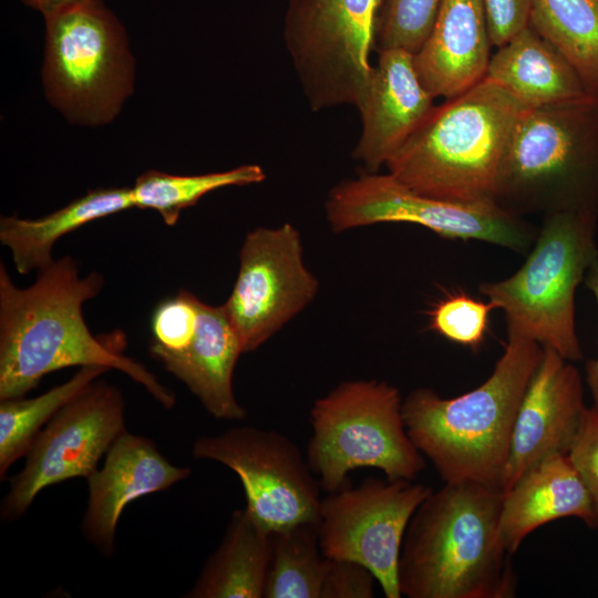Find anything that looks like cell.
<instances>
[{
  "label": "cell",
  "instance_id": "6da1fadb",
  "mask_svg": "<svg viewBox=\"0 0 598 598\" xmlns=\"http://www.w3.org/2000/svg\"><path fill=\"white\" fill-rule=\"evenodd\" d=\"M103 285L97 271L81 277L71 256L38 270L27 288L17 287L0 265V401L24 396L54 371L102 365L128 375L164 408L174 406L175 394L124 355L123 332L93 336L89 330L82 307Z\"/></svg>",
  "mask_w": 598,
  "mask_h": 598
},
{
  "label": "cell",
  "instance_id": "e0dca14e",
  "mask_svg": "<svg viewBox=\"0 0 598 598\" xmlns=\"http://www.w3.org/2000/svg\"><path fill=\"white\" fill-rule=\"evenodd\" d=\"M173 465L150 439L125 431L106 453L102 470L89 481V502L82 520L86 539L110 556L123 509L133 501L162 492L190 475Z\"/></svg>",
  "mask_w": 598,
  "mask_h": 598
},
{
  "label": "cell",
  "instance_id": "7a4b0ae2",
  "mask_svg": "<svg viewBox=\"0 0 598 598\" xmlns=\"http://www.w3.org/2000/svg\"><path fill=\"white\" fill-rule=\"evenodd\" d=\"M503 492L447 482L419 505L406 528L399 586L409 598H508L516 577L499 534Z\"/></svg>",
  "mask_w": 598,
  "mask_h": 598
},
{
  "label": "cell",
  "instance_id": "83f0119b",
  "mask_svg": "<svg viewBox=\"0 0 598 598\" xmlns=\"http://www.w3.org/2000/svg\"><path fill=\"white\" fill-rule=\"evenodd\" d=\"M442 0H384L379 16L378 50L401 49L415 54L426 41Z\"/></svg>",
  "mask_w": 598,
  "mask_h": 598
},
{
  "label": "cell",
  "instance_id": "e575fe53",
  "mask_svg": "<svg viewBox=\"0 0 598 598\" xmlns=\"http://www.w3.org/2000/svg\"><path fill=\"white\" fill-rule=\"evenodd\" d=\"M25 6L39 11L44 16L75 1V0H20Z\"/></svg>",
  "mask_w": 598,
  "mask_h": 598
},
{
  "label": "cell",
  "instance_id": "ac0fdd59",
  "mask_svg": "<svg viewBox=\"0 0 598 598\" xmlns=\"http://www.w3.org/2000/svg\"><path fill=\"white\" fill-rule=\"evenodd\" d=\"M491 48L483 0H442L414 66L435 99L448 100L485 78Z\"/></svg>",
  "mask_w": 598,
  "mask_h": 598
},
{
  "label": "cell",
  "instance_id": "52a82bcc",
  "mask_svg": "<svg viewBox=\"0 0 598 598\" xmlns=\"http://www.w3.org/2000/svg\"><path fill=\"white\" fill-rule=\"evenodd\" d=\"M44 20L42 80L49 102L73 123L111 122L133 91L124 27L101 0H75Z\"/></svg>",
  "mask_w": 598,
  "mask_h": 598
},
{
  "label": "cell",
  "instance_id": "30bf717a",
  "mask_svg": "<svg viewBox=\"0 0 598 598\" xmlns=\"http://www.w3.org/2000/svg\"><path fill=\"white\" fill-rule=\"evenodd\" d=\"M336 233L380 223H409L444 238L481 240L515 252L533 247L538 229L496 203L463 204L433 198L388 174L367 173L336 185L326 200Z\"/></svg>",
  "mask_w": 598,
  "mask_h": 598
},
{
  "label": "cell",
  "instance_id": "9c48e42d",
  "mask_svg": "<svg viewBox=\"0 0 598 598\" xmlns=\"http://www.w3.org/2000/svg\"><path fill=\"white\" fill-rule=\"evenodd\" d=\"M384 0H289L283 39L303 95L318 112L362 107Z\"/></svg>",
  "mask_w": 598,
  "mask_h": 598
},
{
  "label": "cell",
  "instance_id": "d4e9b609",
  "mask_svg": "<svg viewBox=\"0 0 598 598\" xmlns=\"http://www.w3.org/2000/svg\"><path fill=\"white\" fill-rule=\"evenodd\" d=\"M110 369L102 365L81 367L68 381L32 399L14 398L0 403V477L27 455L34 439L65 404L82 393Z\"/></svg>",
  "mask_w": 598,
  "mask_h": 598
},
{
  "label": "cell",
  "instance_id": "7402d4cb",
  "mask_svg": "<svg viewBox=\"0 0 598 598\" xmlns=\"http://www.w3.org/2000/svg\"><path fill=\"white\" fill-rule=\"evenodd\" d=\"M134 207L131 187L89 190L66 206L37 219L0 218V241L9 248L16 270L27 275L49 266L54 244L93 220Z\"/></svg>",
  "mask_w": 598,
  "mask_h": 598
},
{
  "label": "cell",
  "instance_id": "8fae6325",
  "mask_svg": "<svg viewBox=\"0 0 598 598\" xmlns=\"http://www.w3.org/2000/svg\"><path fill=\"white\" fill-rule=\"evenodd\" d=\"M198 460L234 471L243 485L246 509L267 532L319 522L320 483L296 443L282 433L250 425L198 437Z\"/></svg>",
  "mask_w": 598,
  "mask_h": 598
},
{
  "label": "cell",
  "instance_id": "9a60e30c",
  "mask_svg": "<svg viewBox=\"0 0 598 598\" xmlns=\"http://www.w3.org/2000/svg\"><path fill=\"white\" fill-rule=\"evenodd\" d=\"M585 408L577 368L554 349L543 347L516 414L498 488L505 493L537 463L554 454H567Z\"/></svg>",
  "mask_w": 598,
  "mask_h": 598
},
{
  "label": "cell",
  "instance_id": "4316f807",
  "mask_svg": "<svg viewBox=\"0 0 598 598\" xmlns=\"http://www.w3.org/2000/svg\"><path fill=\"white\" fill-rule=\"evenodd\" d=\"M265 178V171L257 164L189 176L147 171L136 178L131 190L134 207L156 210L166 225L174 226L181 212L194 206L204 195L227 186L261 183Z\"/></svg>",
  "mask_w": 598,
  "mask_h": 598
},
{
  "label": "cell",
  "instance_id": "277c9868",
  "mask_svg": "<svg viewBox=\"0 0 598 598\" xmlns=\"http://www.w3.org/2000/svg\"><path fill=\"white\" fill-rule=\"evenodd\" d=\"M526 109L485 76L435 105L385 164L396 181L420 194L463 204L495 203L502 159Z\"/></svg>",
  "mask_w": 598,
  "mask_h": 598
},
{
  "label": "cell",
  "instance_id": "3957f363",
  "mask_svg": "<svg viewBox=\"0 0 598 598\" xmlns=\"http://www.w3.org/2000/svg\"><path fill=\"white\" fill-rule=\"evenodd\" d=\"M542 355L540 344L508 333L502 357L480 386L451 399L421 388L403 400L411 441L445 483L498 487L516 414Z\"/></svg>",
  "mask_w": 598,
  "mask_h": 598
},
{
  "label": "cell",
  "instance_id": "d6986e66",
  "mask_svg": "<svg viewBox=\"0 0 598 598\" xmlns=\"http://www.w3.org/2000/svg\"><path fill=\"white\" fill-rule=\"evenodd\" d=\"M151 354L194 393L215 419L241 421L233 374L243 352L239 337L224 308L199 300L198 321L190 343L181 351L150 346Z\"/></svg>",
  "mask_w": 598,
  "mask_h": 598
},
{
  "label": "cell",
  "instance_id": "4dcf8cb0",
  "mask_svg": "<svg viewBox=\"0 0 598 598\" xmlns=\"http://www.w3.org/2000/svg\"><path fill=\"white\" fill-rule=\"evenodd\" d=\"M567 455L589 494L591 528H598V409L595 406L585 408Z\"/></svg>",
  "mask_w": 598,
  "mask_h": 598
},
{
  "label": "cell",
  "instance_id": "4fadbf2b",
  "mask_svg": "<svg viewBox=\"0 0 598 598\" xmlns=\"http://www.w3.org/2000/svg\"><path fill=\"white\" fill-rule=\"evenodd\" d=\"M124 408L121 391L96 380L65 404L39 432L23 470L11 478L2 520L21 517L45 487L94 474L101 456L126 431Z\"/></svg>",
  "mask_w": 598,
  "mask_h": 598
},
{
  "label": "cell",
  "instance_id": "1f68e13d",
  "mask_svg": "<svg viewBox=\"0 0 598 598\" xmlns=\"http://www.w3.org/2000/svg\"><path fill=\"white\" fill-rule=\"evenodd\" d=\"M374 575L362 564L339 558H327L320 598H372Z\"/></svg>",
  "mask_w": 598,
  "mask_h": 598
},
{
  "label": "cell",
  "instance_id": "5b68a950",
  "mask_svg": "<svg viewBox=\"0 0 598 598\" xmlns=\"http://www.w3.org/2000/svg\"><path fill=\"white\" fill-rule=\"evenodd\" d=\"M494 199L522 217L598 210V96L524 109L502 159Z\"/></svg>",
  "mask_w": 598,
  "mask_h": 598
},
{
  "label": "cell",
  "instance_id": "f546056e",
  "mask_svg": "<svg viewBox=\"0 0 598 598\" xmlns=\"http://www.w3.org/2000/svg\"><path fill=\"white\" fill-rule=\"evenodd\" d=\"M198 303L199 299L186 290H179L176 296L162 300L151 319V346L168 351L185 349L196 331Z\"/></svg>",
  "mask_w": 598,
  "mask_h": 598
},
{
  "label": "cell",
  "instance_id": "44dd1931",
  "mask_svg": "<svg viewBox=\"0 0 598 598\" xmlns=\"http://www.w3.org/2000/svg\"><path fill=\"white\" fill-rule=\"evenodd\" d=\"M485 76L526 109L590 96L571 64L529 24L496 48Z\"/></svg>",
  "mask_w": 598,
  "mask_h": 598
},
{
  "label": "cell",
  "instance_id": "7c38bea8",
  "mask_svg": "<svg viewBox=\"0 0 598 598\" xmlns=\"http://www.w3.org/2000/svg\"><path fill=\"white\" fill-rule=\"evenodd\" d=\"M432 488L412 480L367 477L321 499L318 532L327 558L365 566L386 598H400L399 561L404 535Z\"/></svg>",
  "mask_w": 598,
  "mask_h": 598
},
{
  "label": "cell",
  "instance_id": "8992f818",
  "mask_svg": "<svg viewBox=\"0 0 598 598\" xmlns=\"http://www.w3.org/2000/svg\"><path fill=\"white\" fill-rule=\"evenodd\" d=\"M598 210H568L543 217L524 265L511 277L480 285L501 309L507 333L548 347L566 360L582 359L576 331L575 297L598 259Z\"/></svg>",
  "mask_w": 598,
  "mask_h": 598
},
{
  "label": "cell",
  "instance_id": "2e32d148",
  "mask_svg": "<svg viewBox=\"0 0 598 598\" xmlns=\"http://www.w3.org/2000/svg\"><path fill=\"white\" fill-rule=\"evenodd\" d=\"M378 52L359 110L362 130L352 153L367 173L385 166L435 107V97L422 84L412 53L401 49Z\"/></svg>",
  "mask_w": 598,
  "mask_h": 598
},
{
  "label": "cell",
  "instance_id": "d6a6232c",
  "mask_svg": "<svg viewBox=\"0 0 598 598\" xmlns=\"http://www.w3.org/2000/svg\"><path fill=\"white\" fill-rule=\"evenodd\" d=\"M492 47L498 48L529 24L530 0H483Z\"/></svg>",
  "mask_w": 598,
  "mask_h": 598
},
{
  "label": "cell",
  "instance_id": "836d02e7",
  "mask_svg": "<svg viewBox=\"0 0 598 598\" xmlns=\"http://www.w3.org/2000/svg\"><path fill=\"white\" fill-rule=\"evenodd\" d=\"M585 282L595 298L598 310V259L589 268L585 277ZM586 380L594 400L592 406L598 409V357L588 361L586 365Z\"/></svg>",
  "mask_w": 598,
  "mask_h": 598
},
{
  "label": "cell",
  "instance_id": "603a6c76",
  "mask_svg": "<svg viewBox=\"0 0 598 598\" xmlns=\"http://www.w3.org/2000/svg\"><path fill=\"white\" fill-rule=\"evenodd\" d=\"M271 534L246 508L231 514L217 549L207 558L188 598H264Z\"/></svg>",
  "mask_w": 598,
  "mask_h": 598
},
{
  "label": "cell",
  "instance_id": "ffe728a7",
  "mask_svg": "<svg viewBox=\"0 0 598 598\" xmlns=\"http://www.w3.org/2000/svg\"><path fill=\"white\" fill-rule=\"evenodd\" d=\"M503 494L499 534L511 555L528 534L558 518L577 517L591 528V501L567 454L546 457Z\"/></svg>",
  "mask_w": 598,
  "mask_h": 598
},
{
  "label": "cell",
  "instance_id": "484cf974",
  "mask_svg": "<svg viewBox=\"0 0 598 598\" xmlns=\"http://www.w3.org/2000/svg\"><path fill=\"white\" fill-rule=\"evenodd\" d=\"M326 568L318 524L306 522L271 533L264 598H320Z\"/></svg>",
  "mask_w": 598,
  "mask_h": 598
},
{
  "label": "cell",
  "instance_id": "ba28073f",
  "mask_svg": "<svg viewBox=\"0 0 598 598\" xmlns=\"http://www.w3.org/2000/svg\"><path fill=\"white\" fill-rule=\"evenodd\" d=\"M399 390L384 381L340 383L315 401L306 458L322 489L349 486L348 474L381 470L389 480H413L425 467L402 415Z\"/></svg>",
  "mask_w": 598,
  "mask_h": 598
},
{
  "label": "cell",
  "instance_id": "f1b7e54d",
  "mask_svg": "<svg viewBox=\"0 0 598 598\" xmlns=\"http://www.w3.org/2000/svg\"><path fill=\"white\" fill-rule=\"evenodd\" d=\"M494 306L464 292L440 300L430 315V328L445 339L472 349L483 342Z\"/></svg>",
  "mask_w": 598,
  "mask_h": 598
},
{
  "label": "cell",
  "instance_id": "5bb4252c",
  "mask_svg": "<svg viewBox=\"0 0 598 598\" xmlns=\"http://www.w3.org/2000/svg\"><path fill=\"white\" fill-rule=\"evenodd\" d=\"M239 259L237 279L223 306L248 353L315 299L318 280L305 266L300 234L289 223L249 231Z\"/></svg>",
  "mask_w": 598,
  "mask_h": 598
},
{
  "label": "cell",
  "instance_id": "cb8c5ba5",
  "mask_svg": "<svg viewBox=\"0 0 598 598\" xmlns=\"http://www.w3.org/2000/svg\"><path fill=\"white\" fill-rule=\"evenodd\" d=\"M529 25L571 64L598 96V0H530Z\"/></svg>",
  "mask_w": 598,
  "mask_h": 598
}]
</instances>
